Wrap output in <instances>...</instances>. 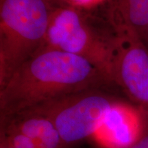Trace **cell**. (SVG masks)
Listing matches in <instances>:
<instances>
[{
	"label": "cell",
	"instance_id": "cell-1",
	"mask_svg": "<svg viewBox=\"0 0 148 148\" xmlns=\"http://www.w3.org/2000/svg\"><path fill=\"white\" fill-rule=\"evenodd\" d=\"M106 85L113 84L90 61L45 46L0 86V119L34 110L74 92Z\"/></svg>",
	"mask_w": 148,
	"mask_h": 148
},
{
	"label": "cell",
	"instance_id": "cell-2",
	"mask_svg": "<svg viewBox=\"0 0 148 148\" xmlns=\"http://www.w3.org/2000/svg\"><path fill=\"white\" fill-rule=\"evenodd\" d=\"M95 14L67 5L56 7L45 46L86 59L111 80L118 32L108 16Z\"/></svg>",
	"mask_w": 148,
	"mask_h": 148
},
{
	"label": "cell",
	"instance_id": "cell-3",
	"mask_svg": "<svg viewBox=\"0 0 148 148\" xmlns=\"http://www.w3.org/2000/svg\"><path fill=\"white\" fill-rule=\"evenodd\" d=\"M54 8L51 0H1L0 86L45 47Z\"/></svg>",
	"mask_w": 148,
	"mask_h": 148
},
{
	"label": "cell",
	"instance_id": "cell-4",
	"mask_svg": "<svg viewBox=\"0 0 148 148\" xmlns=\"http://www.w3.org/2000/svg\"><path fill=\"white\" fill-rule=\"evenodd\" d=\"M113 85L87 88L59 98L34 111L56 127L64 145L92 136L111 109L120 102L110 92Z\"/></svg>",
	"mask_w": 148,
	"mask_h": 148
},
{
	"label": "cell",
	"instance_id": "cell-5",
	"mask_svg": "<svg viewBox=\"0 0 148 148\" xmlns=\"http://www.w3.org/2000/svg\"><path fill=\"white\" fill-rule=\"evenodd\" d=\"M117 32L111 80L138 108L148 112V49L136 35Z\"/></svg>",
	"mask_w": 148,
	"mask_h": 148
},
{
	"label": "cell",
	"instance_id": "cell-6",
	"mask_svg": "<svg viewBox=\"0 0 148 148\" xmlns=\"http://www.w3.org/2000/svg\"><path fill=\"white\" fill-rule=\"evenodd\" d=\"M145 127L140 109L120 102L111 109L92 137L103 148H128L143 136Z\"/></svg>",
	"mask_w": 148,
	"mask_h": 148
},
{
	"label": "cell",
	"instance_id": "cell-7",
	"mask_svg": "<svg viewBox=\"0 0 148 148\" xmlns=\"http://www.w3.org/2000/svg\"><path fill=\"white\" fill-rule=\"evenodd\" d=\"M0 119L13 124L18 130L32 138L40 148H63L64 146L54 124L38 112L26 111Z\"/></svg>",
	"mask_w": 148,
	"mask_h": 148
},
{
	"label": "cell",
	"instance_id": "cell-8",
	"mask_svg": "<svg viewBox=\"0 0 148 148\" xmlns=\"http://www.w3.org/2000/svg\"><path fill=\"white\" fill-rule=\"evenodd\" d=\"M108 16L116 30L140 38L148 25V0H116Z\"/></svg>",
	"mask_w": 148,
	"mask_h": 148
},
{
	"label": "cell",
	"instance_id": "cell-9",
	"mask_svg": "<svg viewBox=\"0 0 148 148\" xmlns=\"http://www.w3.org/2000/svg\"><path fill=\"white\" fill-rule=\"evenodd\" d=\"M1 132L4 134L14 148H40L37 144L8 121H1Z\"/></svg>",
	"mask_w": 148,
	"mask_h": 148
},
{
	"label": "cell",
	"instance_id": "cell-10",
	"mask_svg": "<svg viewBox=\"0 0 148 148\" xmlns=\"http://www.w3.org/2000/svg\"><path fill=\"white\" fill-rule=\"evenodd\" d=\"M146 131L147 130H146L145 127V132H144L143 136H142L136 143H134L132 145H131L130 147L128 148H148V132H146Z\"/></svg>",
	"mask_w": 148,
	"mask_h": 148
},
{
	"label": "cell",
	"instance_id": "cell-11",
	"mask_svg": "<svg viewBox=\"0 0 148 148\" xmlns=\"http://www.w3.org/2000/svg\"><path fill=\"white\" fill-rule=\"evenodd\" d=\"M0 148H14L11 145L8 138L4 134L1 132V137H0Z\"/></svg>",
	"mask_w": 148,
	"mask_h": 148
},
{
	"label": "cell",
	"instance_id": "cell-12",
	"mask_svg": "<svg viewBox=\"0 0 148 148\" xmlns=\"http://www.w3.org/2000/svg\"><path fill=\"white\" fill-rule=\"evenodd\" d=\"M140 39L141 40V41L143 42L144 45L148 49V25L145 27V29H144L143 34H141V36L140 37Z\"/></svg>",
	"mask_w": 148,
	"mask_h": 148
},
{
	"label": "cell",
	"instance_id": "cell-13",
	"mask_svg": "<svg viewBox=\"0 0 148 148\" xmlns=\"http://www.w3.org/2000/svg\"><path fill=\"white\" fill-rule=\"evenodd\" d=\"M72 1L78 4H86L87 3H90L92 0H72Z\"/></svg>",
	"mask_w": 148,
	"mask_h": 148
},
{
	"label": "cell",
	"instance_id": "cell-14",
	"mask_svg": "<svg viewBox=\"0 0 148 148\" xmlns=\"http://www.w3.org/2000/svg\"><path fill=\"white\" fill-rule=\"evenodd\" d=\"M51 2H52V1H51Z\"/></svg>",
	"mask_w": 148,
	"mask_h": 148
}]
</instances>
